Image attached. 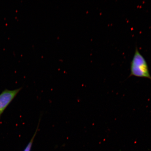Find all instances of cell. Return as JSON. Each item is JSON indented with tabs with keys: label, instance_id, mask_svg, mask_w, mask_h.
I'll return each instance as SVG.
<instances>
[{
	"label": "cell",
	"instance_id": "2",
	"mask_svg": "<svg viewBox=\"0 0 151 151\" xmlns=\"http://www.w3.org/2000/svg\"><path fill=\"white\" fill-rule=\"evenodd\" d=\"M21 89H6L0 94V116Z\"/></svg>",
	"mask_w": 151,
	"mask_h": 151
},
{
	"label": "cell",
	"instance_id": "1",
	"mask_svg": "<svg viewBox=\"0 0 151 151\" xmlns=\"http://www.w3.org/2000/svg\"><path fill=\"white\" fill-rule=\"evenodd\" d=\"M131 73L129 77L134 76L146 78L151 80V76L146 60L138 49L136 48L131 63Z\"/></svg>",
	"mask_w": 151,
	"mask_h": 151
},
{
	"label": "cell",
	"instance_id": "3",
	"mask_svg": "<svg viewBox=\"0 0 151 151\" xmlns=\"http://www.w3.org/2000/svg\"><path fill=\"white\" fill-rule=\"evenodd\" d=\"M40 119L39 122L38 123V125L37 128V129L36 130V131L35 132V134H34L33 137H32L31 140L30 141V142L29 143H28L27 146L26 147V148L25 149V150H24V151H30V150H31L32 145L34 139L35 138V137L36 135H37L38 130L39 129V126L40 123Z\"/></svg>",
	"mask_w": 151,
	"mask_h": 151
}]
</instances>
